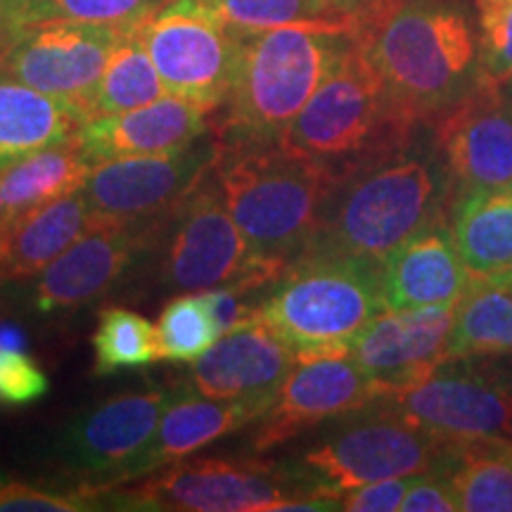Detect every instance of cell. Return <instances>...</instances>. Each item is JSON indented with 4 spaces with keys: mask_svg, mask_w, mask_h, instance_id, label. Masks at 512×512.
Here are the masks:
<instances>
[{
    "mask_svg": "<svg viewBox=\"0 0 512 512\" xmlns=\"http://www.w3.org/2000/svg\"><path fill=\"white\" fill-rule=\"evenodd\" d=\"M444 467L460 512H512V439L456 441Z\"/></svg>",
    "mask_w": 512,
    "mask_h": 512,
    "instance_id": "obj_28",
    "label": "cell"
},
{
    "mask_svg": "<svg viewBox=\"0 0 512 512\" xmlns=\"http://www.w3.org/2000/svg\"><path fill=\"white\" fill-rule=\"evenodd\" d=\"M420 131L392 155L339 178L306 252L313 249L382 264L420 230L448 219L451 178L430 128L427 138H420Z\"/></svg>",
    "mask_w": 512,
    "mask_h": 512,
    "instance_id": "obj_2",
    "label": "cell"
},
{
    "mask_svg": "<svg viewBox=\"0 0 512 512\" xmlns=\"http://www.w3.org/2000/svg\"><path fill=\"white\" fill-rule=\"evenodd\" d=\"M415 477V475H413ZM413 477H394L370 482L339 496V510L349 512H396L401 510Z\"/></svg>",
    "mask_w": 512,
    "mask_h": 512,
    "instance_id": "obj_38",
    "label": "cell"
},
{
    "mask_svg": "<svg viewBox=\"0 0 512 512\" xmlns=\"http://www.w3.org/2000/svg\"><path fill=\"white\" fill-rule=\"evenodd\" d=\"M496 3H505V0H477L479 10H482V8H489V5H496Z\"/></svg>",
    "mask_w": 512,
    "mask_h": 512,
    "instance_id": "obj_44",
    "label": "cell"
},
{
    "mask_svg": "<svg viewBox=\"0 0 512 512\" xmlns=\"http://www.w3.org/2000/svg\"><path fill=\"white\" fill-rule=\"evenodd\" d=\"M162 223H102L88 230L36 275L29 292L31 311L62 316L98 302L126 278L140 256L155 249Z\"/></svg>",
    "mask_w": 512,
    "mask_h": 512,
    "instance_id": "obj_15",
    "label": "cell"
},
{
    "mask_svg": "<svg viewBox=\"0 0 512 512\" xmlns=\"http://www.w3.org/2000/svg\"><path fill=\"white\" fill-rule=\"evenodd\" d=\"M214 320L200 292H183L164 306L157 323L159 358L164 361H195L219 339Z\"/></svg>",
    "mask_w": 512,
    "mask_h": 512,
    "instance_id": "obj_31",
    "label": "cell"
},
{
    "mask_svg": "<svg viewBox=\"0 0 512 512\" xmlns=\"http://www.w3.org/2000/svg\"><path fill=\"white\" fill-rule=\"evenodd\" d=\"M354 38L413 126H432L484 79L477 0H382L354 17Z\"/></svg>",
    "mask_w": 512,
    "mask_h": 512,
    "instance_id": "obj_1",
    "label": "cell"
},
{
    "mask_svg": "<svg viewBox=\"0 0 512 512\" xmlns=\"http://www.w3.org/2000/svg\"><path fill=\"white\" fill-rule=\"evenodd\" d=\"M83 117L0 69V169L76 138Z\"/></svg>",
    "mask_w": 512,
    "mask_h": 512,
    "instance_id": "obj_24",
    "label": "cell"
},
{
    "mask_svg": "<svg viewBox=\"0 0 512 512\" xmlns=\"http://www.w3.org/2000/svg\"><path fill=\"white\" fill-rule=\"evenodd\" d=\"M470 280L472 273L453 242L448 219L420 230L380 264L382 302L392 311L456 306Z\"/></svg>",
    "mask_w": 512,
    "mask_h": 512,
    "instance_id": "obj_21",
    "label": "cell"
},
{
    "mask_svg": "<svg viewBox=\"0 0 512 512\" xmlns=\"http://www.w3.org/2000/svg\"><path fill=\"white\" fill-rule=\"evenodd\" d=\"M382 311L380 264L313 249L273 280L261 302V318L290 344L297 363L349 356Z\"/></svg>",
    "mask_w": 512,
    "mask_h": 512,
    "instance_id": "obj_6",
    "label": "cell"
},
{
    "mask_svg": "<svg viewBox=\"0 0 512 512\" xmlns=\"http://www.w3.org/2000/svg\"><path fill=\"white\" fill-rule=\"evenodd\" d=\"M50 382L41 366L24 349L0 344V403L29 406L48 392Z\"/></svg>",
    "mask_w": 512,
    "mask_h": 512,
    "instance_id": "obj_36",
    "label": "cell"
},
{
    "mask_svg": "<svg viewBox=\"0 0 512 512\" xmlns=\"http://www.w3.org/2000/svg\"><path fill=\"white\" fill-rule=\"evenodd\" d=\"M261 415L264 411L252 403L209 399L192 389L188 382L171 389L169 401L159 415L157 430L133 463L126 484L138 482L166 465L192 456L200 448L242 430Z\"/></svg>",
    "mask_w": 512,
    "mask_h": 512,
    "instance_id": "obj_22",
    "label": "cell"
},
{
    "mask_svg": "<svg viewBox=\"0 0 512 512\" xmlns=\"http://www.w3.org/2000/svg\"><path fill=\"white\" fill-rule=\"evenodd\" d=\"M420 128L396 110L354 41L287 126L280 145L339 181L408 145Z\"/></svg>",
    "mask_w": 512,
    "mask_h": 512,
    "instance_id": "obj_5",
    "label": "cell"
},
{
    "mask_svg": "<svg viewBox=\"0 0 512 512\" xmlns=\"http://www.w3.org/2000/svg\"><path fill=\"white\" fill-rule=\"evenodd\" d=\"M354 41V19L287 24L240 36L233 81L216 124L219 147L280 143Z\"/></svg>",
    "mask_w": 512,
    "mask_h": 512,
    "instance_id": "obj_3",
    "label": "cell"
},
{
    "mask_svg": "<svg viewBox=\"0 0 512 512\" xmlns=\"http://www.w3.org/2000/svg\"><path fill=\"white\" fill-rule=\"evenodd\" d=\"M166 93L209 114L221 110L233 81L240 36L204 0H169L136 27Z\"/></svg>",
    "mask_w": 512,
    "mask_h": 512,
    "instance_id": "obj_11",
    "label": "cell"
},
{
    "mask_svg": "<svg viewBox=\"0 0 512 512\" xmlns=\"http://www.w3.org/2000/svg\"><path fill=\"white\" fill-rule=\"evenodd\" d=\"M102 221L83 192L38 204L12 216L0 230V285L29 283Z\"/></svg>",
    "mask_w": 512,
    "mask_h": 512,
    "instance_id": "obj_23",
    "label": "cell"
},
{
    "mask_svg": "<svg viewBox=\"0 0 512 512\" xmlns=\"http://www.w3.org/2000/svg\"><path fill=\"white\" fill-rule=\"evenodd\" d=\"M456 441L430 434L408 420L368 403L332 420L328 430L287 456L280 465L299 496H339L356 486L432 470Z\"/></svg>",
    "mask_w": 512,
    "mask_h": 512,
    "instance_id": "obj_7",
    "label": "cell"
},
{
    "mask_svg": "<svg viewBox=\"0 0 512 512\" xmlns=\"http://www.w3.org/2000/svg\"><path fill=\"white\" fill-rule=\"evenodd\" d=\"M375 399L373 382L351 356L299 361L278 389L271 408L256 418L249 451H271L306 430L361 411Z\"/></svg>",
    "mask_w": 512,
    "mask_h": 512,
    "instance_id": "obj_17",
    "label": "cell"
},
{
    "mask_svg": "<svg viewBox=\"0 0 512 512\" xmlns=\"http://www.w3.org/2000/svg\"><path fill=\"white\" fill-rule=\"evenodd\" d=\"M164 95L166 86L162 76H159L155 62L140 41L138 31L126 29L100 76L86 114L88 119H93L102 117V114L128 112L150 105Z\"/></svg>",
    "mask_w": 512,
    "mask_h": 512,
    "instance_id": "obj_29",
    "label": "cell"
},
{
    "mask_svg": "<svg viewBox=\"0 0 512 512\" xmlns=\"http://www.w3.org/2000/svg\"><path fill=\"white\" fill-rule=\"evenodd\" d=\"M221 200L252 256L275 280L316 238L337 178L280 143L219 147Z\"/></svg>",
    "mask_w": 512,
    "mask_h": 512,
    "instance_id": "obj_4",
    "label": "cell"
},
{
    "mask_svg": "<svg viewBox=\"0 0 512 512\" xmlns=\"http://www.w3.org/2000/svg\"><path fill=\"white\" fill-rule=\"evenodd\" d=\"M503 88H505V91H508V95L512 98V79H510V81H505V83H503Z\"/></svg>",
    "mask_w": 512,
    "mask_h": 512,
    "instance_id": "obj_45",
    "label": "cell"
},
{
    "mask_svg": "<svg viewBox=\"0 0 512 512\" xmlns=\"http://www.w3.org/2000/svg\"><path fill=\"white\" fill-rule=\"evenodd\" d=\"M294 366L290 344L259 316L195 358L188 384L209 399L245 401L266 413Z\"/></svg>",
    "mask_w": 512,
    "mask_h": 512,
    "instance_id": "obj_19",
    "label": "cell"
},
{
    "mask_svg": "<svg viewBox=\"0 0 512 512\" xmlns=\"http://www.w3.org/2000/svg\"><path fill=\"white\" fill-rule=\"evenodd\" d=\"M0 344H3V347L24 349L22 332L15 330V328H10V325H0Z\"/></svg>",
    "mask_w": 512,
    "mask_h": 512,
    "instance_id": "obj_42",
    "label": "cell"
},
{
    "mask_svg": "<svg viewBox=\"0 0 512 512\" xmlns=\"http://www.w3.org/2000/svg\"><path fill=\"white\" fill-rule=\"evenodd\" d=\"M216 157L219 143L204 136L157 155L107 159L91 166L81 192L102 223H159L211 174Z\"/></svg>",
    "mask_w": 512,
    "mask_h": 512,
    "instance_id": "obj_13",
    "label": "cell"
},
{
    "mask_svg": "<svg viewBox=\"0 0 512 512\" xmlns=\"http://www.w3.org/2000/svg\"><path fill=\"white\" fill-rule=\"evenodd\" d=\"M249 290L240 285H223L214 287V290L200 292L204 304H207V311L211 320H214L219 335H226V332H233L247 325L249 320L261 316V306L254 309L245 302V294Z\"/></svg>",
    "mask_w": 512,
    "mask_h": 512,
    "instance_id": "obj_39",
    "label": "cell"
},
{
    "mask_svg": "<svg viewBox=\"0 0 512 512\" xmlns=\"http://www.w3.org/2000/svg\"><path fill=\"white\" fill-rule=\"evenodd\" d=\"M375 401L446 441L512 439V373L486 358H446Z\"/></svg>",
    "mask_w": 512,
    "mask_h": 512,
    "instance_id": "obj_9",
    "label": "cell"
},
{
    "mask_svg": "<svg viewBox=\"0 0 512 512\" xmlns=\"http://www.w3.org/2000/svg\"><path fill=\"white\" fill-rule=\"evenodd\" d=\"M102 494L105 508L157 512H275L299 496L278 463L233 458L178 460Z\"/></svg>",
    "mask_w": 512,
    "mask_h": 512,
    "instance_id": "obj_10",
    "label": "cell"
},
{
    "mask_svg": "<svg viewBox=\"0 0 512 512\" xmlns=\"http://www.w3.org/2000/svg\"><path fill=\"white\" fill-rule=\"evenodd\" d=\"M403 512H460L456 489L448 477L444 460L432 470L420 472L408 486L401 505Z\"/></svg>",
    "mask_w": 512,
    "mask_h": 512,
    "instance_id": "obj_37",
    "label": "cell"
},
{
    "mask_svg": "<svg viewBox=\"0 0 512 512\" xmlns=\"http://www.w3.org/2000/svg\"><path fill=\"white\" fill-rule=\"evenodd\" d=\"M512 354V268L472 275L456 304L446 358H498Z\"/></svg>",
    "mask_w": 512,
    "mask_h": 512,
    "instance_id": "obj_26",
    "label": "cell"
},
{
    "mask_svg": "<svg viewBox=\"0 0 512 512\" xmlns=\"http://www.w3.org/2000/svg\"><path fill=\"white\" fill-rule=\"evenodd\" d=\"M169 392L114 394L74 415L50 446L53 465L74 486L100 494L126 484L133 463L157 430Z\"/></svg>",
    "mask_w": 512,
    "mask_h": 512,
    "instance_id": "obj_12",
    "label": "cell"
},
{
    "mask_svg": "<svg viewBox=\"0 0 512 512\" xmlns=\"http://www.w3.org/2000/svg\"><path fill=\"white\" fill-rule=\"evenodd\" d=\"M323 3L328 5L337 17L354 19L358 15H363V12H368L370 8H375L382 0H323Z\"/></svg>",
    "mask_w": 512,
    "mask_h": 512,
    "instance_id": "obj_41",
    "label": "cell"
},
{
    "mask_svg": "<svg viewBox=\"0 0 512 512\" xmlns=\"http://www.w3.org/2000/svg\"><path fill=\"white\" fill-rule=\"evenodd\" d=\"M221 22L238 36L304 22H335L323 0H204Z\"/></svg>",
    "mask_w": 512,
    "mask_h": 512,
    "instance_id": "obj_32",
    "label": "cell"
},
{
    "mask_svg": "<svg viewBox=\"0 0 512 512\" xmlns=\"http://www.w3.org/2000/svg\"><path fill=\"white\" fill-rule=\"evenodd\" d=\"M34 24L31 0H0V60Z\"/></svg>",
    "mask_w": 512,
    "mask_h": 512,
    "instance_id": "obj_40",
    "label": "cell"
},
{
    "mask_svg": "<svg viewBox=\"0 0 512 512\" xmlns=\"http://www.w3.org/2000/svg\"><path fill=\"white\" fill-rule=\"evenodd\" d=\"M124 29L46 19L34 22L0 60V69L74 107L83 121Z\"/></svg>",
    "mask_w": 512,
    "mask_h": 512,
    "instance_id": "obj_14",
    "label": "cell"
},
{
    "mask_svg": "<svg viewBox=\"0 0 512 512\" xmlns=\"http://www.w3.org/2000/svg\"><path fill=\"white\" fill-rule=\"evenodd\" d=\"M448 228L472 275L512 268V181L456 197Z\"/></svg>",
    "mask_w": 512,
    "mask_h": 512,
    "instance_id": "obj_25",
    "label": "cell"
},
{
    "mask_svg": "<svg viewBox=\"0 0 512 512\" xmlns=\"http://www.w3.org/2000/svg\"><path fill=\"white\" fill-rule=\"evenodd\" d=\"M8 209H5V202H3V197H0V230H3V226L5 223H8Z\"/></svg>",
    "mask_w": 512,
    "mask_h": 512,
    "instance_id": "obj_43",
    "label": "cell"
},
{
    "mask_svg": "<svg viewBox=\"0 0 512 512\" xmlns=\"http://www.w3.org/2000/svg\"><path fill=\"white\" fill-rule=\"evenodd\" d=\"M209 126V112L204 107L178 95H164L136 110L83 121L76 143L88 162L98 164L178 150L207 136Z\"/></svg>",
    "mask_w": 512,
    "mask_h": 512,
    "instance_id": "obj_20",
    "label": "cell"
},
{
    "mask_svg": "<svg viewBox=\"0 0 512 512\" xmlns=\"http://www.w3.org/2000/svg\"><path fill=\"white\" fill-rule=\"evenodd\" d=\"M157 242H162L159 280L171 292H207L223 285L254 292L273 283L252 256L211 174L166 216Z\"/></svg>",
    "mask_w": 512,
    "mask_h": 512,
    "instance_id": "obj_8",
    "label": "cell"
},
{
    "mask_svg": "<svg viewBox=\"0 0 512 512\" xmlns=\"http://www.w3.org/2000/svg\"><path fill=\"white\" fill-rule=\"evenodd\" d=\"M430 128L453 200L512 181V98L503 83L484 79Z\"/></svg>",
    "mask_w": 512,
    "mask_h": 512,
    "instance_id": "obj_16",
    "label": "cell"
},
{
    "mask_svg": "<svg viewBox=\"0 0 512 512\" xmlns=\"http://www.w3.org/2000/svg\"><path fill=\"white\" fill-rule=\"evenodd\" d=\"M456 306L384 309L351 344L349 356L373 382L377 399L418 382L448 356Z\"/></svg>",
    "mask_w": 512,
    "mask_h": 512,
    "instance_id": "obj_18",
    "label": "cell"
},
{
    "mask_svg": "<svg viewBox=\"0 0 512 512\" xmlns=\"http://www.w3.org/2000/svg\"><path fill=\"white\" fill-rule=\"evenodd\" d=\"M169 0H31L34 22L69 19L114 29H136Z\"/></svg>",
    "mask_w": 512,
    "mask_h": 512,
    "instance_id": "obj_33",
    "label": "cell"
},
{
    "mask_svg": "<svg viewBox=\"0 0 512 512\" xmlns=\"http://www.w3.org/2000/svg\"><path fill=\"white\" fill-rule=\"evenodd\" d=\"M479 57L486 79H512V0L479 10Z\"/></svg>",
    "mask_w": 512,
    "mask_h": 512,
    "instance_id": "obj_35",
    "label": "cell"
},
{
    "mask_svg": "<svg viewBox=\"0 0 512 512\" xmlns=\"http://www.w3.org/2000/svg\"><path fill=\"white\" fill-rule=\"evenodd\" d=\"M105 508L102 494L83 486L46 489L19 482V479H0V512H86Z\"/></svg>",
    "mask_w": 512,
    "mask_h": 512,
    "instance_id": "obj_34",
    "label": "cell"
},
{
    "mask_svg": "<svg viewBox=\"0 0 512 512\" xmlns=\"http://www.w3.org/2000/svg\"><path fill=\"white\" fill-rule=\"evenodd\" d=\"M91 162L81 152L76 138L46 147L0 169V197L8 216L22 214L38 204L74 195L86 183Z\"/></svg>",
    "mask_w": 512,
    "mask_h": 512,
    "instance_id": "obj_27",
    "label": "cell"
},
{
    "mask_svg": "<svg viewBox=\"0 0 512 512\" xmlns=\"http://www.w3.org/2000/svg\"><path fill=\"white\" fill-rule=\"evenodd\" d=\"M95 375H112L119 370L145 368L159 361L157 328L140 313L110 306L100 311L98 328L93 332Z\"/></svg>",
    "mask_w": 512,
    "mask_h": 512,
    "instance_id": "obj_30",
    "label": "cell"
}]
</instances>
